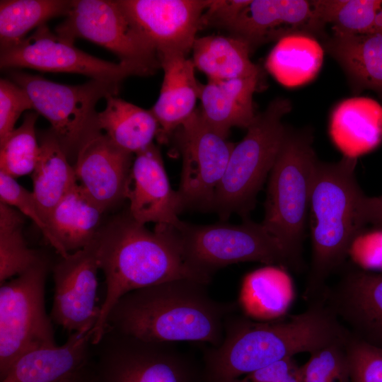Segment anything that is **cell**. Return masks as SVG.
<instances>
[{"instance_id": "obj_1", "label": "cell", "mask_w": 382, "mask_h": 382, "mask_svg": "<svg viewBox=\"0 0 382 382\" xmlns=\"http://www.w3.org/2000/svg\"><path fill=\"white\" fill-rule=\"evenodd\" d=\"M348 336L321 298L313 299L299 314L268 321L235 311L226 318L221 344L203 351V382H229L296 354H312Z\"/></svg>"}, {"instance_id": "obj_2", "label": "cell", "mask_w": 382, "mask_h": 382, "mask_svg": "<svg viewBox=\"0 0 382 382\" xmlns=\"http://www.w3.org/2000/svg\"><path fill=\"white\" fill-rule=\"evenodd\" d=\"M207 286L180 279L130 291L114 305L107 326L144 341L199 342L218 347L226 318L238 306L213 299Z\"/></svg>"}, {"instance_id": "obj_3", "label": "cell", "mask_w": 382, "mask_h": 382, "mask_svg": "<svg viewBox=\"0 0 382 382\" xmlns=\"http://www.w3.org/2000/svg\"><path fill=\"white\" fill-rule=\"evenodd\" d=\"M94 243L106 291L92 330L93 345L105 331L111 309L126 294L180 279L208 284L184 261L172 226L156 225L150 231L129 214L100 230Z\"/></svg>"}, {"instance_id": "obj_4", "label": "cell", "mask_w": 382, "mask_h": 382, "mask_svg": "<svg viewBox=\"0 0 382 382\" xmlns=\"http://www.w3.org/2000/svg\"><path fill=\"white\" fill-rule=\"evenodd\" d=\"M356 164L357 158L345 156L336 163H316L308 211L312 260L308 299L321 295L326 279L344 265L353 241L366 225L359 211L364 193L356 179Z\"/></svg>"}, {"instance_id": "obj_5", "label": "cell", "mask_w": 382, "mask_h": 382, "mask_svg": "<svg viewBox=\"0 0 382 382\" xmlns=\"http://www.w3.org/2000/svg\"><path fill=\"white\" fill-rule=\"evenodd\" d=\"M308 130L288 128L269 174L261 223L301 269L302 244L316 163Z\"/></svg>"}, {"instance_id": "obj_6", "label": "cell", "mask_w": 382, "mask_h": 382, "mask_svg": "<svg viewBox=\"0 0 382 382\" xmlns=\"http://www.w3.org/2000/svg\"><path fill=\"white\" fill-rule=\"evenodd\" d=\"M291 110L288 99H274L257 114L243 139L234 144L212 209L221 221L232 214L246 219L254 208L286 132L282 118Z\"/></svg>"}, {"instance_id": "obj_7", "label": "cell", "mask_w": 382, "mask_h": 382, "mask_svg": "<svg viewBox=\"0 0 382 382\" xmlns=\"http://www.w3.org/2000/svg\"><path fill=\"white\" fill-rule=\"evenodd\" d=\"M173 228L184 261L207 284L218 270L238 262L301 270L278 239L262 224L248 218L236 225H195L180 221Z\"/></svg>"}, {"instance_id": "obj_8", "label": "cell", "mask_w": 382, "mask_h": 382, "mask_svg": "<svg viewBox=\"0 0 382 382\" xmlns=\"http://www.w3.org/2000/svg\"><path fill=\"white\" fill-rule=\"evenodd\" d=\"M93 382H203L202 367L170 342H149L107 326L93 345Z\"/></svg>"}, {"instance_id": "obj_9", "label": "cell", "mask_w": 382, "mask_h": 382, "mask_svg": "<svg viewBox=\"0 0 382 382\" xmlns=\"http://www.w3.org/2000/svg\"><path fill=\"white\" fill-rule=\"evenodd\" d=\"M11 80L28 94L33 108L51 124L66 156H77L81 146L101 132L98 125L97 103L116 96L120 83L91 79L76 86L64 85L38 75L10 69Z\"/></svg>"}, {"instance_id": "obj_10", "label": "cell", "mask_w": 382, "mask_h": 382, "mask_svg": "<svg viewBox=\"0 0 382 382\" xmlns=\"http://www.w3.org/2000/svg\"><path fill=\"white\" fill-rule=\"evenodd\" d=\"M49 270L42 258L1 284L0 378L23 354L57 346L52 320L45 310V286Z\"/></svg>"}, {"instance_id": "obj_11", "label": "cell", "mask_w": 382, "mask_h": 382, "mask_svg": "<svg viewBox=\"0 0 382 382\" xmlns=\"http://www.w3.org/2000/svg\"><path fill=\"white\" fill-rule=\"evenodd\" d=\"M55 33L68 40L83 38L115 54L120 62L151 74L161 67L155 47L130 22L116 1L75 0Z\"/></svg>"}, {"instance_id": "obj_12", "label": "cell", "mask_w": 382, "mask_h": 382, "mask_svg": "<svg viewBox=\"0 0 382 382\" xmlns=\"http://www.w3.org/2000/svg\"><path fill=\"white\" fill-rule=\"evenodd\" d=\"M173 137L182 158L181 177L177 192L183 209L212 210L235 144L211 127L199 110H196Z\"/></svg>"}, {"instance_id": "obj_13", "label": "cell", "mask_w": 382, "mask_h": 382, "mask_svg": "<svg viewBox=\"0 0 382 382\" xmlns=\"http://www.w3.org/2000/svg\"><path fill=\"white\" fill-rule=\"evenodd\" d=\"M74 42L52 33L44 24L21 43L1 51L0 66L1 69L79 74L117 83L128 76L151 74L135 65L95 57L76 48Z\"/></svg>"}, {"instance_id": "obj_14", "label": "cell", "mask_w": 382, "mask_h": 382, "mask_svg": "<svg viewBox=\"0 0 382 382\" xmlns=\"http://www.w3.org/2000/svg\"><path fill=\"white\" fill-rule=\"evenodd\" d=\"M60 257L52 267L54 286L50 316L69 334L91 330L100 310L96 305L100 266L96 244L93 241Z\"/></svg>"}, {"instance_id": "obj_15", "label": "cell", "mask_w": 382, "mask_h": 382, "mask_svg": "<svg viewBox=\"0 0 382 382\" xmlns=\"http://www.w3.org/2000/svg\"><path fill=\"white\" fill-rule=\"evenodd\" d=\"M132 24L160 55L192 50L210 0H117Z\"/></svg>"}, {"instance_id": "obj_16", "label": "cell", "mask_w": 382, "mask_h": 382, "mask_svg": "<svg viewBox=\"0 0 382 382\" xmlns=\"http://www.w3.org/2000/svg\"><path fill=\"white\" fill-rule=\"evenodd\" d=\"M320 297L352 337L382 348V274L347 267Z\"/></svg>"}, {"instance_id": "obj_17", "label": "cell", "mask_w": 382, "mask_h": 382, "mask_svg": "<svg viewBox=\"0 0 382 382\" xmlns=\"http://www.w3.org/2000/svg\"><path fill=\"white\" fill-rule=\"evenodd\" d=\"M313 1L250 0L226 29L244 40L251 52L259 45L292 35H305L322 40L327 37Z\"/></svg>"}, {"instance_id": "obj_18", "label": "cell", "mask_w": 382, "mask_h": 382, "mask_svg": "<svg viewBox=\"0 0 382 382\" xmlns=\"http://www.w3.org/2000/svg\"><path fill=\"white\" fill-rule=\"evenodd\" d=\"M125 198L129 215L137 222L177 226L183 210L177 191L172 190L159 149L153 143L135 154Z\"/></svg>"}, {"instance_id": "obj_19", "label": "cell", "mask_w": 382, "mask_h": 382, "mask_svg": "<svg viewBox=\"0 0 382 382\" xmlns=\"http://www.w3.org/2000/svg\"><path fill=\"white\" fill-rule=\"evenodd\" d=\"M132 163V154L99 132L79 149L74 168L78 183L105 212L125 198Z\"/></svg>"}, {"instance_id": "obj_20", "label": "cell", "mask_w": 382, "mask_h": 382, "mask_svg": "<svg viewBox=\"0 0 382 382\" xmlns=\"http://www.w3.org/2000/svg\"><path fill=\"white\" fill-rule=\"evenodd\" d=\"M159 61L164 76L159 97L151 110L159 125L156 139L164 144L196 111L202 84L195 76L192 60L186 55L165 54L159 56Z\"/></svg>"}, {"instance_id": "obj_21", "label": "cell", "mask_w": 382, "mask_h": 382, "mask_svg": "<svg viewBox=\"0 0 382 382\" xmlns=\"http://www.w3.org/2000/svg\"><path fill=\"white\" fill-rule=\"evenodd\" d=\"M92 330L69 334L62 345L43 347L21 357L1 382H60L93 359Z\"/></svg>"}, {"instance_id": "obj_22", "label": "cell", "mask_w": 382, "mask_h": 382, "mask_svg": "<svg viewBox=\"0 0 382 382\" xmlns=\"http://www.w3.org/2000/svg\"><path fill=\"white\" fill-rule=\"evenodd\" d=\"M260 77L208 80L202 84L199 112L214 129L228 137L232 127L248 129L255 113L253 95Z\"/></svg>"}, {"instance_id": "obj_23", "label": "cell", "mask_w": 382, "mask_h": 382, "mask_svg": "<svg viewBox=\"0 0 382 382\" xmlns=\"http://www.w3.org/2000/svg\"><path fill=\"white\" fill-rule=\"evenodd\" d=\"M329 131L343 156L357 158L382 140V106L369 98L345 100L332 111Z\"/></svg>"}, {"instance_id": "obj_24", "label": "cell", "mask_w": 382, "mask_h": 382, "mask_svg": "<svg viewBox=\"0 0 382 382\" xmlns=\"http://www.w3.org/2000/svg\"><path fill=\"white\" fill-rule=\"evenodd\" d=\"M322 47L335 59L355 90L382 94V31L364 35L332 33Z\"/></svg>"}, {"instance_id": "obj_25", "label": "cell", "mask_w": 382, "mask_h": 382, "mask_svg": "<svg viewBox=\"0 0 382 382\" xmlns=\"http://www.w3.org/2000/svg\"><path fill=\"white\" fill-rule=\"evenodd\" d=\"M294 295L292 280L286 270L266 265L243 277L237 303L246 316L268 321L286 316Z\"/></svg>"}, {"instance_id": "obj_26", "label": "cell", "mask_w": 382, "mask_h": 382, "mask_svg": "<svg viewBox=\"0 0 382 382\" xmlns=\"http://www.w3.org/2000/svg\"><path fill=\"white\" fill-rule=\"evenodd\" d=\"M103 212L77 183L52 209L47 224L56 241L70 253L94 241Z\"/></svg>"}, {"instance_id": "obj_27", "label": "cell", "mask_w": 382, "mask_h": 382, "mask_svg": "<svg viewBox=\"0 0 382 382\" xmlns=\"http://www.w3.org/2000/svg\"><path fill=\"white\" fill-rule=\"evenodd\" d=\"M105 109L98 114L99 129L120 149L137 153L153 144L159 130L158 122L151 110H145L116 96L105 98Z\"/></svg>"}, {"instance_id": "obj_28", "label": "cell", "mask_w": 382, "mask_h": 382, "mask_svg": "<svg viewBox=\"0 0 382 382\" xmlns=\"http://www.w3.org/2000/svg\"><path fill=\"white\" fill-rule=\"evenodd\" d=\"M195 68L208 80L260 77V68L250 58L248 45L235 36L208 35L197 37L192 48Z\"/></svg>"}, {"instance_id": "obj_29", "label": "cell", "mask_w": 382, "mask_h": 382, "mask_svg": "<svg viewBox=\"0 0 382 382\" xmlns=\"http://www.w3.org/2000/svg\"><path fill=\"white\" fill-rule=\"evenodd\" d=\"M39 145L38 159L32 173L33 194L47 223L52 209L78 181L74 167L52 131L42 136Z\"/></svg>"}, {"instance_id": "obj_30", "label": "cell", "mask_w": 382, "mask_h": 382, "mask_svg": "<svg viewBox=\"0 0 382 382\" xmlns=\"http://www.w3.org/2000/svg\"><path fill=\"white\" fill-rule=\"evenodd\" d=\"M323 50L313 37L289 35L277 42L267 57L266 66L282 84L299 86L317 75L323 63Z\"/></svg>"}, {"instance_id": "obj_31", "label": "cell", "mask_w": 382, "mask_h": 382, "mask_svg": "<svg viewBox=\"0 0 382 382\" xmlns=\"http://www.w3.org/2000/svg\"><path fill=\"white\" fill-rule=\"evenodd\" d=\"M72 1L6 0L0 1L1 51L13 47L33 28L52 18L67 16Z\"/></svg>"}, {"instance_id": "obj_32", "label": "cell", "mask_w": 382, "mask_h": 382, "mask_svg": "<svg viewBox=\"0 0 382 382\" xmlns=\"http://www.w3.org/2000/svg\"><path fill=\"white\" fill-rule=\"evenodd\" d=\"M319 20L332 33L364 35L382 31V0H312Z\"/></svg>"}, {"instance_id": "obj_33", "label": "cell", "mask_w": 382, "mask_h": 382, "mask_svg": "<svg viewBox=\"0 0 382 382\" xmlns=\"http://www.w3.org/2000/svg\"><path fill=\"white\" fill-rule=\"evenodd\" d=\"M24 215L0 202V282L18 276L37 264L43 256L28 248L22 233Z\"/></svg>"}, {"instance_id": "obj_34", "label": "cell", "mask_w": 382, "mask_h": 382, "mask_svg": "<svg viewBox=\"0 0 382 382\" xmlns=\"http://www.w3.org/2000/svg\"><path fill=\"white\" fill-rule=\"evenodd\" d=\"M37 112H28L21 125L0 144V171L16 178L33 173L40 152L35 125Z\"/></svg>"}, {"instance_id": "obj_35", "label": "cell", "mask_w": 382, "mask_h": 382, "mask_svg": "<svg viewBox=\"0 0 382 382\" xmlns=\"http://www.w3.org/2000/svg\"><path fill=\"white\" fill-rule=\"evenodd\" d=\"M347 338L311 354L308 361L301 366L303 382H350L345 351Z\"/></svg>"}, {"instance_id": "obj_36", "label": "cell", "mask_w": 382, "mask_h": 382, "mask_svg": "<svg viewBox=\"0 0 382 382\" xmlns=\"http://www.w3.org/2000/svg\"><path fill=\"white\" fill-rule=\"evenodd\" d=\"M0 202L11 205L24 216L29 217L41 231L45 239L59 254L66 257V253L53 237L48 226L40 212L33 192H30L18 184L15 178L0 171Z\"/></svg>"}, {"instance_id": "obj_37", "label": "cell", "mask_w": 382, "mask_h": 382, "mask_svg": "<svg viewBox=\"0 0 382 382\" xmlns=\"http://www.w3.org/2000/svg\"><path fill=\"white\" fill-rule=\"evenodd\" d=\"M350 382H382V348L350 335L345 343Z\"/></svg>"}, {"instance_id": "obj_38", "label": "cell", "mask_w": 382, "mask_h": 382, "mask_svg": "<svg viewBox=\"0 0 382 382\" xmlns=\"http://www.w3.org/2000/svg\"><path fill=\"white\" fill-rule=\"evenodd\" d=\"M33 109L32 101L21 86L6 79H0V144L15 129L21 115Z\"/></svg>"}, {"instance_id": "obj_39", "label": "cell", "mask_w": 382, "mask_h": 382, "mask_svg": "<svg viewBox=\"0 0 382 382\" xmlns=\"http://www.w3.org/2000/svg\"><path fill=\"white\" fill-rule=\"evenodd\" d=\"M349 253L364 270H382V228L362 231L353 241Z\"/></svg>"}, {"instance_id": "obj_40", "label": "cell", "mask_w": 382, "mask_h": 382, "mask_svg": "<svg viewBox=\"0 0 382 382\" xmlns=\"http://www.w3.org/2000/svg\"><path fill=\"white\" fill-rule=\"evenodd\" d=\"M250 2V0H210L202 18V26L212 25L227 28Z\"/></svg>"}, {"instance_id": "obj_41", "label": "cell", "mask_w": 382, "mask_h": 382, "mask_svg": "<svg viewBox=\"0 0 382 382\" xmlns=\"http://www.w3.org/2000/svg\"><path fill=\"white\" fill-rule=\"evenodd\" d=\"M298 366L293 357H289L229 382H277L286 377Z\"/></svg>"}, {"instance_id": "obj_42", "label": "cell", "mask_w": 382, "mask_h": 382, "mask_svg": "<svg viewBox=\"0 0 382 382\" xmlns=\"http://www.w3.org/2000/svg\"><path fill=\"white\" fill-rule=\"evenodd\" d=\"M359 211L365 224H371L376 228H382V195L369 197L364 194Z\"/></svg>"}, {"instance_id": "obj_43", "label": "cell", "mask_w": 382, "mask_h": 382, "mask_svg": "<svg viewBox=\"0 0 382 382\" xmlns=\"http://www.w3.org/2000/svg\"><path fill=\"white\" fill-rule=\"evenodd\" d=\"M60 382H93V359L89 364Z\"/></svg>"}]
</instances>
